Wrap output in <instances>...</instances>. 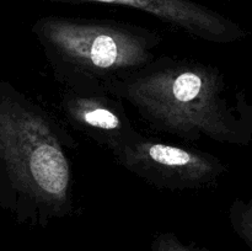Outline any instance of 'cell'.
Returning a JSON list of instances; mask_svg holds the SVG:
<instances>
[{"mask_svg": "<svg viewBox=\"0 0 252 251\" xmlns=\"http://www.w3.org/2000/svg\"><path fill=\"white\" fill-rule=\"evenodd\" d=\"M223 1H224V0H223Z\"/></svg>", "mask_w": 252, "mask_h": 251, "instance_id": "9", "label": "cell"}, {"mask_svg": "<svg viewBox=\"0 0 252 251\" xmlns=\"http://www.w3.org/2000/svg\"><path fill=\"white\" fill-rule=\"evenodd\" d=\"M63 90L110 94L158 57L161 36L116 20L44 16L32 27Z\"/></svg>", "mask_w": 252, "mask_h": 251, "instance_id": "3", "label": "cell"}, {"mask_svg": "<svg viewBox=\"0 0 252 251\" xmlns=\"http://www.w3.org/2000/svg\"><path fill=\"white\" fill-rule=\"evenodd\" d=\"M229 220L236 235L252 251V193L249 199L236 198L231 203Z\"/></svg>", "mask_w": 252, "mask_h": 251, "instance_id": "7", "label": "cell"}, {"mask_svg": "<svg viewBox=\"0 0 252 251\" xmlns=\"http://www.w3.org/2000/svg\"><path fill=\"white\" fill-rule=\"evenodd\" d=\"M150 251H207V249L194 243L184 241L171 231H162L153 238Z\"/></svg>", "mask_w": 252, "mask_h": 251, "instance_id": "8", "label": "cell"}, {"mask_svg": "<svg viewBox=\"0 0 252 251\" xmlns=\"http://www.w3.org/2000/svg\"><path fill=\"white\" fill-rule=\"evenodd\" d=\"M112 157L123 169L167 191L207 188L218 184L228 172V165L211 153L160 142L144 134Z\"/></svg>", "mask_w": 252, "mask_h": 251, "instance_id": "4", "label": "cell"}, {"mask_svg": "<svg viewBox=\"0 0 252 251\" xmlns=\"http://www.w3.org/2000/svg\"><path fill=\"white\" fill-rule=\"evenodd\" d=\"M110 94L129 103L153 130L185 142L246 145L252 138V106L213 64L158 56Z\"/></svg>", "mask_w": 252, "mask_h": 251, "instance_id": "1", "label": "cell"}, {"mask_svg": "<svg viewBox=\"0 0 252 251\" xmlns=\"http://www.w3.org/2000/svg\"><path fill=\"white\" fill-rule=\"evenodd\" d=\"M51 2H97L139 10L193 38L229 44L245 38L240 25L194 0H43Z\"/></svg>", "mask_w": 252, "mask_h": 251, "instance_id": "6", "label": "cell"}, {"mask_svg": "<svg viewBox=\"0 0 252 251\" xmlns=\"http://www.w3.org/2000/svg\"><path fill=\"white\" fill-rule=\"evenodd\" d=\"M59 108L74 129L110 150L112 155L142 134L130 121L125 101L112 94L64 90Z\"/></svg>", "mask_w": 252, "mask_h": 251, "instance_id": "5", "label": "cell"}, {"mask_svg": "<svg viewBox=\"0 0 252 251\" xmlns=\"http://www.w3.org/2000/svg\"><path fill=\"white\" fill-rule=\"evenodd\" d=\"M75 140L41 105L0 93V184L20 220L47 226L75 212L70 152Z\"/></svg>", "mask_w": 252, "mask_h": 251, "instance_id": "2", "label": "cell"}]
</instances>
